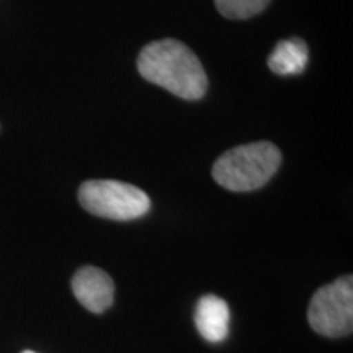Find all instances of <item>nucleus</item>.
Wrapping results in <instances>:
<instances>
[{
  "label": "nucleus",
  "mask_w": 353,
  "mask_h": 353,
  "mask_svg": "<svg viewBox=\"0 0 353 353\" xmlns=\"http://www.w3.org/2000/svg\"><path fill=\"white\" fill-rule=\"evenodd\" d=\"M138 70L148 82L183 100H200L208 88V77L195 52L172 38L144 46L138 57Z\"/></svg>",
  "instance_id": "obj_1"
},
{
  "label": "nucleus",
  "mask_w": 353,
  "mask_h": 353,
  "mask_svg": "<svg viewBox=\"0 0 353 353\" xmlns=\"http://www.w3.org/2000/svg\"><path fill=\"white\" fill-rule=\"evenodd\" d=\"M280 165V149L268 141H259L224 152L214 162L213 179L231 192H252L268 183Z\"/></svg>",
  "instance_id": "obj_2"
},
{
  "label": "nucleus",
  "mask_w": 353,
  "mask_h": 353,
  "mask_svg": "<svg viewBox=\"0 0 353 353\" xmlns=\"http://www.w3.org/2000/svg\"><path fill=\"white\" fill-rule=\"evenodd\" d=\"M79 203L90 214L113 221L143 218L151 210L144 190L120 180H87L79 188Z\"/></svg>",
  "instance_id": "obj_3"
},
{
  "label": "nucleus",
  "mask_w": 353,
  "mask_h": 353,
  "mask_svg": "<svg viewBox=\"0 0 353 353\" xmlns=\"http://www.w3.org/2000/svg\"><path fill=\"white\" fill-rule=\"evenodd\" d=\"M307 321L317 334L329 339L350 335L353 330V278L341 276L314 293Z\"/></svg>",
  "instance_id": "obj_4"
},
{
  "label": "nucleus",
  "mask_w": 353,
  "mask_h": 353,
  "mask_svg": "<svg viewBox=\"0 0 353 353\" xmlns=\"http://www.w3.org/2000/svg\"><path fill=\"white\" fill-rule=\"evenodd\" d=\"M70 286L77 301L94 314H101L113 304V280L101 268L90 267V265L79 268Z\"/></svg>",
  "instance_id": "obj_5"
},
{
  "label": "nucleus",
  "mask_w": 353,
  "mask_h": 353,
  "mask_svg": "<svg viewBox=\"0 0 353 353\" xmlns=\"http://www.w3.org/2000/svg\"><path fill=\"white\" fill-rule=\"evenodd\" d=\"M231 311L223 298L206 294L200 298L195 307V324L205 341L219 343L229 335Z\"/></svg>",
  "instance_id": "obj_6"
},
{
  "label": "nucleus",
  "mask_w": 353,
  "mask_h": 353,
  "mask_svg": "<svg viewBox=\"0 0 353 353\" xmlns=\"http://www.w3.org/2000/svg\"><path fill=\"white\" fill-rule=\"evenodd\" d=\"M309 51L301 38L281 39L268 56V68L278 76H296L307 65Z\"/></svg>",
  "instance_id": "obj_7"
},
{
  "label": "nucleus",
  "mask_w": 353,
  "mask_h": 353,
  "mask_svg": "<svg viewBox=\"0 0 353 353\" xmlns=\"http://www.w3.org/2000/svg\"><path fill=\"white\" fill-rule=\"evenodd\" d=\"M270 0H214V6L223 17L231 20H247L267 8Z\"/></svg>",
  "instance_id": "obj_8"
},
{
  "label": "nucleus",
  "mask_w": 353,
  "mask_h": 353,
  "mask_svg": "<svg viewBox=\"0 0 353 353\" xmlns=\"http://www.w3.org/2000/svg\"><path fill=\"white\" fill-rule=\"evenodd\" d=\"M21 353H37V352H32V350H25V352H21Z\"/></svg>",
  "instance_id": "obj_9"
}]
</instances>
